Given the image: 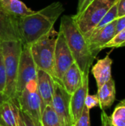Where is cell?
Returning a JSON list of instances; mask_svg holds the SVG:
<instances>
[{"mask_svg": "<svg viewBox=\"0 0 125 126\" xmlns=\"http://www.w3.org/2000/svg\"><path fill=\"white\" fill-rule=\"evenodd\" d=\"M64 10L60 1H55L29 16L17 18L22 44L31 45L48 34Z\"/></svg>", "mask_w": 125, "mask_h": 126, "instance_id": "obj_1", "label": "cell"}, {"mask_svg": "<svg viewBox=\"0 0 125 126\" xmlns=\"http://www.w3.org/2000/svg\"><path fill=\"white\" fill-rule=\"evenodd\" d=\"M60 30L63 32L74 62L83 75L89 74L90 68L95 58L91 54L87 39L71 16H63L61 18Z\"/></svg>", "mask_w": 125, "mask_h": 126, "instance_id": "obj_2", "label": "cell"}, {"mask_svg": "<svg viewBox=\"0 0 125 126\" xmlns=\"http://www.w3.org/2000/svg\"><path fill=\"white\" fill-rule=\"evenodd\" d=\"M58 32L55 28L48 34L29 45L38 69L43 70L54 78L55 49Z\"/></svg>", "mask_w": 125, "mask_h": 126, "instance_id": "obj_3", "label": "cell"}, {"mask_svg": "<svg viewBox=\"0 0 125 126\" xmlns=\"http://www.w3.org/2000/svg\"><path fill=\"white\" fill-rule=\"evenodd\" d=\"M117 0H94L79 15L72 16L75 23L86 39L100 22L105 13Z\"/></svg>", "mask_w": 125, "mask_h": 126, "instance_id": "obj_4", "label": "cell"}, {"mask_svg": "<svg viewBox=\"0 0 125 126\" xmlns=\"http://www.w3.org/2000/svg\"><path fill=\"white\" fill-rule=\"evenodd\" d=\"M1 48L7 76V84L4 94L7 99H15L18 68L22 49V43L21 41L3 42L1 43Z\"/></svg>", "mask_w": 125, "mask_h": 126, "instance_id": "obj_5", "label": "cell"}, {"mask_svg": "<svg viewBox=\"0 0 125 126\" xmlns=\"http://www.w3.org/2000/svg\"><path fill=\"white\" fill-rule=\"evenodd\" d=\"M15 99L20 109L41 126V116L45 105L38 93L37 80H30Z\"/></svg>", "mask_w": 125, "mask_h": 126, "instance_id": "obj_6", "label": "cell"}, {"mask_svg": "<svg viewBox=\"0 0 125 126\" xmlns=\"http://www.w3.org/2000/svg\"><path fill=\"white\" fill-rule=\"evenodd\" d=\"M37 74L38 69L34 62L30 47L22 44L18 68L15 97L24 89L30 80H37Z\"/></svg>", "mask_w": 125, "mask_h": 126, "instance_id": "obj_7", "label": "cell"}, {"mask_svg": "<svg viewBox=\"0 0 125 126\" xmlns=\"http://www.w3.org/2000/svg\"><path fill=\"white\" fill-rule=\"evenodd\" d=\"M75 63L73 55L69 48L66 38L60 30H59L56 39L55 49L54 63V79L61 83V80L66 71Z\"/></svg>", "mask_w": 125, "mask_h": 126, "instance_id": "obj_8", "label": "cell"}, {"mask_svg": "<svg viewBox=\"0 0 125 126\" xmlns=\"http://www.w3.org/2000/svg\"><path fill=\"white\" fill-rule=\"evenodd\" d=\"M71 95L66 91L62 83L55 80L52 107L59 116L62 126H69L72 123L70 117Z\"/></svg>", "mask_w": 125, "mask_h": 126, "instance_id": "obj_9", "label": "cell"}, {"mask_svg": "<svg viewBox=\"0 0 125 126\" xmlns=\"http://www.w3.org/2000/svg\"><path fill=\"white\" fill-rule=\"evenodd\" d=\"M116 19L99 30H94L87 39L91 54L95 58L98 53L104 49V47L116 35Z\"/></svg>", "mask_w": 125, "mask_h": 126, "instance_id": "obj_10", "label": "cell"}, {"mask_svg": "<svg viewBox=\"0 0 125 126\" xmlns=\"http://www.w3.org/2000/svg\"><path fill=\"white\" fill-rule=\"evenodd\" d=\"M9 41H21L17 18L7 13L0 6V44Z\"/></svg>", "mask_w": 125, "mask_h": 126, "instance_id": "obj_11", "label": "cell"}, {"mask_svg": "<svg viewBox=\"0 0 125 126\" xmlns=\"http://www.w3.org/2000/svg\"><path fill=\"white\" fill-rule=\"evenodd\" d=\"M88 75H83L81 86L71 95L70 117L72 124H74L80 118L85 107V97L88 94Z\"/></svg>", "mask_w": 125, "mask_h": 126, "instance_id": "obj_12", "label": "cell"}, {"mask_svg": "<svg viewBox=\"0 0 125 126\" xmlns=\"http://www.w3.org/2000/svg\"><path fill=\"white\" fill-rule=\"evenodd\" d=\"M0 125L21 126L20 108L15 99H7L0 106Z\"/></svg>", "mask_w": 125, "mask_h": 126, "instance_id": "obj_13", "label": "cell"}, {"mask_svg": "<svg viewBox=\"0 0 125 126\" xmlns=\"http://www.w3.org/2000/svg\"><path fill=\"white\" fill-rule=\"evenodd\" d=\"M55 79L47 72L38 69L37 85L38 93L45 106H51L55 90Z\"/></svg>", "mask_w": 125, "mask_h": 126, "instance_id": "obj_14", "label": "cell"}, {"mask_svg": "<svg viewBox=\"0 0 125 126\" xmlns=\"http://www.w3.org/2000/svg\"><path fill=\"white\" fill-rule=\"evenodd\" d=\"M112 63L113 60L109 55H107L104 58L98 60L95 65L93 66L91 73L96 80L97 89L112 78Z\"/></svg>", "mask_w": 125, "mask_h": 126, "instance_id": "obj_15", "label": "cell"}, {"mask_svg": "<svg viewBox=\"0 0 125 126\" xmlns=\"http://www.w3.org/2000/svg\"><path fill=\"white\" fill-rule=\"evenodd\" d=\"M83 75L80 68L74 63L62 78L61 83L66 91L71 95L82 84Z\"/></svg>", "mask_w": 125, "mask_h": 126, "instance_id": "obj_16", "label": "cell"}, {"mask_svg": "<svg viewBox=\"0 0 125 126\" xmlns=\"http://www.w3.org/2000/svg\"><path fill=\"white\" fill-rule=\"evenodd\" d=\"M116 86L113 78L97 89V96L99 101V107L105 110L112 106L116 100Z\"/></svg>", "mask_w": 125, "mask_h": 126, "instance_id": "obj_17", "label": "cell"}, {"mask_svg": "<svg viewBox=\"0 0 125 126\" xmlns=\"http://www.w3.org/2000/svg\"><path fill=\"white\" fill-rule=\"evenodd\" d=\"M0 6L7 13L15 18L24 17L34 13L20 0H0Z\"/></svg>", "mask_w": 125, "mask_h": 126, "instance_id": "obj_18", "label": "cell"}, {"mask_svg": "<svg viewBox=\"0 0 125 126\" xmlns=\"http://www.w3.org/2000/svg\"><path fill=\"white\" fill-rule=\"evenodd\" d=\"M41 126H62L59 116L52 106H45L41 116Z\"/></svg>", "mask_w": 125, "mask_h": 126, "instance_id": "obj_19", "label": "cell"}, {"mask_svg": "<svg viewBox=\"0 0 125 126\" xmlns=\"http://www.w3.org/2000/svg\"><path fill=\"white\" fill-rule=\"evenodd\" d=\"M109 120L113 126H125V99L120 101L115 107Z\"/></svg>", "mask_w": 125, "mask_h": 126, "instance_id": "obj_20", "label": "cell"}, {"mask_svg": "<svg viewBox=\"0 0 125 126\" xmlns=\"http://www.w3.org/2000/svg\"><path fill=\"white\" fill-rule=\"evenodd\" d=\"M117 18H118V11H117V1H116V3L105 13L104 17L102 18L100 22L98 24V25L96 27V28L94 30H99V29L108 25V24L111 23L112 21H113L114 20H116Z\"/></svg>", "mask_w": 125, "mask_h": 126, "instance_id": "obj_21", "label": "cell"}, {"mask_svg": "<svg viewBox=\"0 0 125 126\" xmlns=\"http://www.w3.org/2000/svg\"><path fill=\"white\" fill-rule=\"evenodd\" d=\"M125 43V28L116 34V35L105 47V48H118Z\"/></svg>", "mask_w": 125, "mask_h": 126, "instance_id": "obj_22", "label": "cell"}, {"mask_svg": "<svg viewBox=\"0 0 125 126\" xmlns=\"http://www.w3.org/2000/svg\"><path fill=\"white\" fill-rule=\"evenodd\" d=\"M7 76L5 72V67L4 63V58L2 50L0 47V93H4L6 89Z\"/></svg>", "mask_w": 125, "mask_h": 126, "instance_id": "obj_23", "label": "cell"}, {"mask_svg": "<svg viewBox=\"0 0 125 126\" xmlns=\"http://www.w3.org/2000/svg\"><path fill=\"white\" fill-rule=\"evenodd\" d=\"M75 126H91L90 121V110L88 109L85 106L83 109V111L77 120V121L74 123Z\"/></svg>", "mask_w": 125, "mask_h": 126, "instance_id": "obj_24", "label": "cell"}, {"mask_svg": "<svg viewBox=\"0 0 125 126\" xmlns=\"http://www.w3.org/2000/svg\"><path fill=\"white\" fill-rule=\"evenodd\" d=\"M99 106V98L97 94H88V95L85 97V106L91 110V109Z\"/></svg>", "mask_w": 125, "mask_h": 126, "instance_id": "obj_25", "label": "cell"}, {"mask_svg": "<svg viewBox=\"0 0 125 126\" xmlns=\"http://www.w3.org/2000/svg\"><path fill=\"white\" fill-rule=\"evenodd\" d=\"M20 117H21V126H39L32 118H31L28 114L22 111L21 109H20Z\"/></svg>", "mask_w": 125, "mask_h": 126, "instance_id": "obj_26", "label": "cell"}, {"mask_svg": "<svg viewBox=\"0 0 125 126\" xmlns=\"http://www.w3.org/2000/svg\"><path fill=\"white\" fill-rule=\"evenodd\" d=\"M118 18L125 16V0H117Z\"/></svg>", "mask_w": 125, "mask_h": 126, "instance_id": "obj_27", "label": "cell"}, {"mask_svg": "<svg viewBox=\"0 0 125 126\" xmlns=\"http://www.w3.org/2000/svg\"><path fill=\"white\" fill-rule=\"evenodd\" d=\"M125 28V16L118 18L116 19V34L120 32L122 30Z\"/></svg>", "mask_w": 125, "mask_h": 126, "instance_id": "obj_28", "label": "cell"}, {"mask_svg": "<svg viewBox=\"0 0 125 126\" xmlns=\"http://www.w3.org/2000/svg\"><path fill=\"white\" fill-rule=\"evenodd\" d=\"M101 120H102V123L104 125V126H113L110 123L109 117L104 111V110H102V112L101 114Z\"/></svg>", "mask_w": 125, "mask_h": 126, "instance_id": "obj_29", "label": "cell"}, {"mask_svg": "<svg viewBox=\"0 0 125 126\" xmlns=\"http://www.w3.org/2000/svg\"><path fill=\"white\" fill-rule=\"evenodd\" d=\"M92 1H94V0H85L84 2H83V5H82V7H81V8L77 12V13H76L75 15H79L80 13H81L88 7V5Z\"/></svg>", "mask_w": 125, "mask_h": 126, "instance_id": "obj_30", "label": "cell"}, {"mask_svg": "<svg viewBox=\"0 0 125 126\" xmlns=\"http://www.w3.org/2000/svg\"><path fill=\"white\" fill-rule=\"evenodd\" d=\"M7 99V97L5 96V94L4 93H0V106Z\"/></svg>", "mask_w": 125, "mask_h": 126, "instance_id": "obj_31", "label": "cell"}, {"mask_svg": "<svg viewBox=\"0 0 125 126\" xmlns=\"http://www.w3.org/2000/svg\"><path fill=\"white\" fill-rule=\"evenodd\" d=\"M84 1H85V0H78V4H77V11L81 8V7H82L83 4V2H84Z\"/></svg>", "mask_w": 125, "mask_h": 126, "instance_id": "obj_32", "label": "cell"}, {"mask_svg": "<svg viewBox=\"0 0 125 126\" xmlns=\"http://www.w3.org/2000/svg\"><path fill=\"white\" fill-rule=\"evenodd\" d=\"M125 47V43H124V44L121 46V47Z\"/></svg>", "mask_w": 125, "mask_h": 126, "instance_id": "obj_33", "label": "cell"}, {"mask_svg": "<svg viewBox=\"0 0 125 126\" xmlns=\"http://www.w3.org/2000/svg\"><path fill=\"white\" fill-rule=\"evenodd\" d=\"M74 126V124H71V126Z\"/></svg>", "mask_w": 125, "mask_h": 126, "instance_id": "obj_34", "label": "cell"}, {"mask_svg": "<svg viewBox=\"0 0 125 126\" xmlns=\"http://www.w3.org/2000/svg\"><path fill=\"white\" fill-rule=\"evenodd\" d=\"M104 126V125H103V124L102 123V126Z\"/></svg>", "mask_w": 125, "mask_h": 126, "instance_id": "obj_35", "label": "cell"}, {"mask_svg": "<svg viewBox=\"0 0 125 126\" xmlns=\"http://www.w3.org/2000/svg\"><path fill=\"white\" fill-rule=\"evenodd\" d=\"M0 47H1V44H0Z\"/></svg>", "mask_w": 125, "mask_h": 126, "instance_id": "obj_36", "label": "cell"}, {"mask_svg": "<svg viewBox=\"0 0 125 126\" xmlns=\"http://www.w3.org/2000/svg\"><path fill=\"white\" fill-rule=\"evenodd\" d=\"M0 126H1V125H0Z\"/></svg>", "mask_w": 125, "mask_h": 126, "instance_id": "obj_37", "label": "cell"}]
</instances>
